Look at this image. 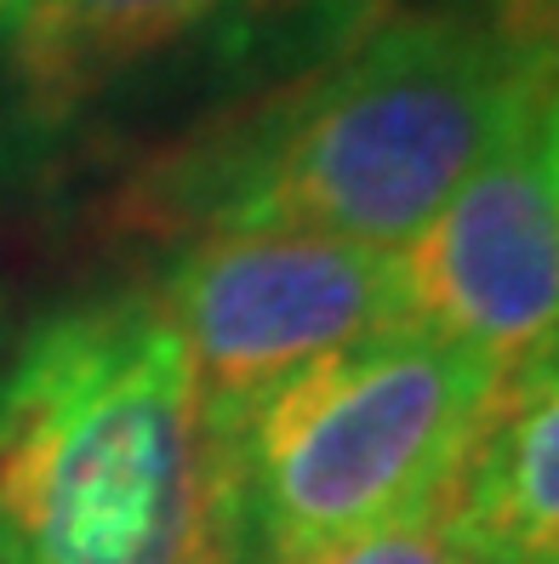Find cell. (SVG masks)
Returning a JSON list of instances; mask_svg holds the SVG:
<instances>
[{"mask_svg": "<svg viewBox=\"0 0 559 564\" xmlns=\"http://www.w3.org/2000/svg\"><path fill=\"white\" fill-rule=\"evenodd\" d=\"M537 91L463 12L388 18L314 80L172 154L138 188V217L166 240L280 228L400 251Z\"/></svg>", "mask_w": 559, "mask_h": 564, "instance_id": "1", "label": "cell"}, {"mask_svg": "<svg viewBox=\"0 0 559 564\" xmlns=\"http://www.w3.org/2000/svg\"><path fill=\"white\" fill-rule=\"evenodd\" d=\"M503 371L417 330H372L206 434L212 558L309 564L445 502Z\"/></svg>", "mask_w": 559, "mask_h": 564, "instance_id": "3", "label": "cell"}, {"mask_svg": "<svg viewBox=\"0 0 559 564\" xmlns=\"http://www.w3.org/2000/svg\"><path fill=\"white\" fill-rule=\"evenodd\" d=\"M309 564H480V553L469 547V536L456 530L451 496L434 508H422L388 530H372L359 542H343L332 553H320Z\"/></svg>", "mask_w": 559, "mask_h": 564, "instance_id": "8", "label": "cell"}, {"mask_svg": "<svg viewBox=\"0 0 559 564\" xmlns=\"http://www.w3.org/2000/svg\"><path fill=\"white\" fill-rule=\"evenodd\" d=\"M463 18L525 80H559V0H469Z\"/></svg>", "mask_w": 559, "mask_h": 564, "instance_id": "9", "label": "cell"}, {"mask_svg": "<svg viewBox=\"0 0 559 564\" xmlns=\"http://www.w3.org/2000/svg\"><path fill=\"white\" fill-rule=\"evenodd\" d=\"M246 0H12L0 18V63L29 115H63L138 57L228 18Z\"/></svg>", "mask_w": 559, "mask_h": 564, "instance_id": "7", "label": "cell"}, {"mask_svg": "<svg viewBox=\"0 0 559 564\" xmlns=\"http://www.w3.org/2000/svg\"><path fill=\"white\" fill-rule=\"evenodd\" d=\"M394 330L497 371L559 337V194L542 154V91L503 126L440 217L394 251Z\"/></svg>", "mask_w": 559, "mask_h": 564, "instance_id": "5", "label": "cell"}, {"mask_svg": "<svg viewBox=\"0 0 559 564\" xmlns=\"http://www.w3.org/2000/svg\"><path fill=\"white\" fill-rule=\"evenodd\" d=\"M194 365L149 285L29 319L0 365V564H206Z\"/></svg>", "mask_w": 559, "mask_h": 564, "instance_id": "2", "label": "cell"}, {"mask_svg": "<svg viewBox=\"0 0 559 564\" xmlns=\"http://www.w3.org/2000/svg\"><path fill=\"white\" fill-rule=\"evenodd\" d=\"M149 291L189 348L206 434H223L291 371L394 330V251L280 228L178 235Z\"/></svg>", "mask_w": 559, "mask_h": 564, "instance_id": "4", "label": "cell"}, {"mask_svg": "<svg viewBox=\"0 0 559 564\" xmlns=\"http://www.w3.org/2000/svg\"><path fill=\"white\" fill-rule=\"evenodd\" d=\"M542 154H548L553 194H559V80H548V91H542Z\"/></svg>", "mask_w": 559, "mask_h": 564, "instance_id": "10", "label": "cell"}, {"mask_svg": "<svg viewBox=\"0 0 559 564\" xmlns=\"http://www.w3.org/2000/svg\"><path fill=\"white\" fill-rule=\"evenodd\" d=\"M7 348H12V325H7V296H0V365H7Z\"/></svg>", "mask_w": 559, "mask_h": 564, "instance_id": "11", "label": "cell"}, {"mask_svg": "<svg viewBox=\"0 0 559 564\" xmlns=\"http://www.w3.org/2000/svg\"><path fill=\"white\" fill-rule=\"evenodd\" d=\"M7 12H12V0H0V18H7Z\"/></svg>", "mask_w": 559, "mask_h": 564, "instance_id": "12", "label": "cell"}, {"mask_svg": "<svg viewBox=\"0 0 559 564\" xmlns=\"http://www.w3.org/2000/svg\"><path fill=\"white\" fill-rule=\"evenodd\" d=\"M451 513L480 564H559V337L503 371Z\"/></svg>", "mask_w": 559, "mask_h": 564, "instance_id": "6", "label": "cell"}]
</instances>
